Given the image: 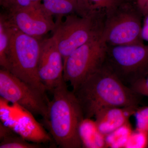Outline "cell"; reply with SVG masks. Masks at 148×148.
Listing matches in <instances>:
<instances>
[{"label": "cell", "instance_id": "obj_1", "mask_svg": "<svg viewBox=\"0 0 148 148\" xmlns=\"http://www.w3.org/2000/svg\"><path fill=\"white\" fill-rule=\"evenodd\" d=\"M73 91L84 118L92 119L107 108L139 106L143 97L103 66Z\"/></svg>", "mask_w": 148, "mask_h": 148}, {"label": "cell", "instance_id": "obj_2", "mask_svg": "<svg viewBox=\"0 0 148 148\" xmlns=\"http://www.w3.org/2000/svg\"><path fill=\"white\" fill-rule=\"evenodd\" d=\"M66 83L62 81L51 92L53 97L44 123L58 147L83 148L79 130L84 115L75 95L69 90Z\"/></svg>", "mask_w": 148, "mask_h": 148}, {"label": "cell", "instance_id": "obj_3", "mask_svg": "<svg viewBox=\"0 0 148 148\" xmlns=\"http://www.w3.org/2000/svg\"><path fill=\"white\" fill-rule=\"evenodd\" d=\"M106 12H96L81 16L73 14L56 19L52 36L55 39L64 63L69 56L93 38L103 34Z\"/></svg>", "mask_w": 148, "mask_h": 148}, {"label": "cell", "instance_id": "obj_4", "mask_svg": "<svg viewBox=\"0 0 148 148\" xmlns=\"http://www.w3.org/2000/svg\"><path fill=\"white\" fill-rule=\"evenodd\" d=\"M42 40L28 36L14 27L5 70L46 92L38 73Z\"/></svg>", "mask_w": 148, "mask_h": 148}, {"label": "cell", "instance_id": "obj_5", "mask_svg": "<svg viewBox=\"0 0 148 148\" xmlns=\"http://www.w3.org/2000/svg\"><path fill=\"white\" fill-rule=\"evenodd\" d=\"M143 16L135 2L125 0L107 12L102 35L107 45L144 44L142 37Z\"/></svg>", "mask_w": 148, "mask_h": 148}, {"label": "cell", "instance_id": "obj_6", "mask_svg": "<svg viewBox=\"0 0 148 148\" xmlns=\"http://www.w3.org/2000/svg\"><path fill=\"white\" fill-rule=\"evenodd\" d=\"M103 66L130 87L148 75V45H108Z\"/></svg>", "mask_w": 148, "mask_h": 148}, {"label": "cell", "instance_id": "obj_7", "mask_svg": "<svg viewBox=\"0 0 148 148\" xmlns=\"http://www.w3.org/2000/svg\"><path fill=\"white\" fill-rule=\"evenodd\" d=\"M108 45L102 34L71 53L64 63V79L74 91L88 77L103 67Z\"/></svg>", "mask_w": 148, "mask_h": 148}, {"label": "cell", "instance_id": "obj_8", "mask_svg": "<svg viewBox=\"0 0 148 148\" xmlns=\"http://www.w3.org/2000/svg\"><path fill=\"white\" fill-rule=\"evenodd\" d=\"M0 96L24 112L47 119L50 101L46 92L38 89L14 75L7 70H0Z\"/></svg>", "mask_w": 148, "mask_h": 148}, {"label": "cell", "instance_id": "obj_9", "mask_svg": "<svg viewBox=\"0 0 148 148\" xmlns=\"http://www.w3.org/2000/svg\"><path fill=\"white\" fill-rule=\"evenodd\" d=\"M4 13L11 24L28 36L42 40L56 27L53 16L44 8L42 2L25 8Z\"/></svg>", "mask_w": 148, "mask_h": 148}, {"label": "cell", "instance_id": "obj_10", "mask_svg": "<svg viewBox=\"0 0 148 148\" xmlns=\"http://www.w3.org/2000/svg\"><path fill=\"white\" fill-rule=\"evenodd\" d=\"M64 62L53 36L41 40L38 75L47 91L51 92L64 80Z\"/></svg>", "mask_w": 148, "mask_h": 148}, {"label": "cell", "instance_id": "obj_11", "mask_svg": "<svg viewBox=\"0 0 148 148\" xmlns=\"http://www.w3.org/2000/svg\"><path fill=\"white\" fill-rule=\"evenodd\" d=\"M3 123L32 143L41 144L53 140L51 136L35 120L34 116L27 112H24V114L16 116L13 114Z\"/></svg>", "mask_w": 148, "mask_h": 148}, {"label": "cell", "instance_id": "obj_12", "mask_svg": "<svg viewBox=\"0 0 148 148\" xmlns=\"http://www.w3.org/2000/svg\"><path fill=\"white\" fill-rule=\"evenodd\" d=\"M138 107H110L102 109L94 116L98 129L105 136L110 134L128 122Z\"/></svg>", "mask_w": 148, "mask_h": 148}, {"label": "cell", "instance_id": "obj_13", "mask_svg": "<svg viewBox=\"0 0 148 148\" xmlns=\"http://www.w3.org/2000/svg\"><path fill=\"white\" fill-rule=\"evenodd\" d=\"M83 148H107L106 136L98 129L95 120L84 118L79 127Z\"/></svg>", "mask_w": 148, "mask_h": 148}, {"label": "cell", "instance_id": "obj_14", "mask_svg": "<svg viewBox=\"0 0 148 148\" xmlns=\"http://www.w3.org/2000/svg\"><path fill=\"white\" fill-rule=\"evenodd\" d=\"M0 148H40L42 146L29 142L2 123H0Z\"/></svg>", "mask_w": 148, "mask_h": 148}, {"label": "cell", "instance_id": "obj_15", "mask_svg": "<svg viewBox=\"0 0 148 148\" xmlns=\"http://www.w3.org/2000/svg\"><path fill=\"white\" fill-rule=\"evenodd\" d=\"M42 5L48 13L56 19L76 14L78 0H42Z\"/></svg>", "mask_w": 148, "mask_h": 148}, {"label": "cell", "instance_id": "obj_16", "mask_svg": "<svg viewBox=\"0 0 148 148\" xmlns=\"http://www.w3.org/2000/svg\"><path fill=\"white\" fill-rule=\"evenodd\" d=\"M125 0H78L77 14L81 16L89 15L96 12H107L112 9Z\"/></svg>", "mask_w": 148, "mask_h": 148}, {"label": "cell", "instance_id": "obj_17", "mask_svg": "<svg viewBox=\"0 0 148 148\" xmlns=\"http://www.w3.org/2000/svg\"><path fill=\"white\" fill-rule=\"evenodd\" d=\"M14 27L11 24L5 14L0 16V66L1 69H5L7 56L13 33Z\"/></svg>", "mask_w": 148, "mask_h": 148}, {"label": "cell", "instance_id": "obj_18", "mask_svg": "<svg viewBox=\"0 0 148 148\" xmlns=\"http://www.w3.org/2000/svg\"><path fill=\"white\" fill-rule=\"evenodd\" d=\"M132 130L129 121L110 134L106 135L107 148H125L132 134Z\"/></svg>", "mask_w": 148, "mask_h": 148}, {"label": "cell", "instance_id": "obj_19", "mask_svg": "<svg viewBox=\"0 0 148 148\" xmlns=\"http://www.w3.org/2000/svg\"><path fill=\"white\" fill-rule=\"evenodd\" d=\"M148 147V132L136 129L132 131L125 148H145Z\"/></svg>", "mask_w": 148, "mask_h": 148}, {"label": "cell", "instance_id": "obj_20", "mask_svg": "<svg viewBox=\"0 0 148 148\" xmlns=\"http://www.w3.org/2000/svg\"><path fill=\"white\" fill-rule=\"evenodd\" d=\"M42 0H2L1 5L5 12H8L34 5L42 2Z\"/></svg>", "mask_w": 148, "mask_h": 148}, {"label": "cell", "instance_id": "obj_21", "mask_svg": "<svg viewBox=\"0 0 148 148\" xmlns=\"http://www.w3.org/2000/svg\"><path fill=\"white\" fill-rule=\"evenodd\" d=\"M134 115L136 120V129L148 132V106L138 107Z\"/></svg>", "mask_w": 148, "mask_h": 148}, {"label": "cell", "instance_id": "obj_22", "mask_svg": "<svg viewBox=\"0 0 148 148\" xmlns=\"http://www.w3.org/2000/svg\"><path fill=\"white\" fill-rule=\"evenodd\" d=\"M130 87L140 95L148 97V75L135 82Z\"/></svg>", "mask_w": 148, "mask_h": 148}, {"label": "cell", "instance_id": "obj_23", "mask_svg": "<svg viewBox=\"0 0 148 148\" xmlns=\"http://www.w3.org/2000/svg\"><path fill=\"white\" fill-rule=\"evenodd\" d=\"M135 3L143 16L148 14V0H138Z\"/></svg>", "mask_w": 148, "mask_h": 148}, {"label": "cell", "instance_id": "obj_24", "mask_svg": "<svg viewBox=\"0 0 148 148\" xmlns=\"http://www.w3.org/2000/svg\"><path fill=\"white\" fill-rule=\"evenodd\" d=\"M144 16L142 29V37L143 40L148 42V14Z\"/></svg>", "mask_w": 148, "mask_h": 148}, {"label": "cell", "instance_id": "obj_25", "mask_svg": "<svg viewBox=\"0 0 148 148\" xmlns=\"http://www.w3.org/2000/svg\"><path fill=\"white\" fill-rule=\"evenodd\" d=\"M125 1H128L133 2L135 3V2L138 1V0H125Z\"/></svg>", "mask_w": 148, "mask_h": 148}]
</instances>
